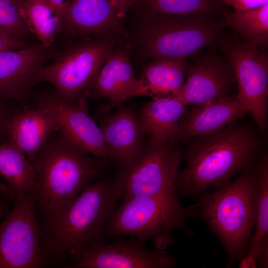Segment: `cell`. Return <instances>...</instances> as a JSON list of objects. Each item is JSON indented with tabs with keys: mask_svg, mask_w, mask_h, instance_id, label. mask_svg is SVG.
<instances>
[{
	"mask_svg": "<svg viewBox=\"0 0 268 268\" xmlns=\"http://www.w3.org/2000/svg\"><path fill=\"white\" fill-rule=\"evenodd\" d=\"M257 266V259L253 255L247 253L242 258L239 264L240 268H256Z\"/></svg>",
	"mask_w": 268,
	"mask_h": 268,
	"instance_id": "obj_34",
	"label": "cell"
},
{
	"mask_svg": "<svg viewBox=\"0 0 268 268\" xmlns=\"http://www.w3.org/2000/svg\"><path fill=\"white\" fill-rule=\"evenodd\" d=\"M0 194L12 201L16 197V194L8 184L2 183L0 180Z\"/></svg>",
	"mask_w": 268,
	"mask_h": 268,
	"instance_id": "obj_35",
	"label": "cell"
},
{
	"mask_svg": "<svg viewBox=\"0 0 268 268\" xmlns=\"http://www.w3.org/2000/svg\"><path fill=\"white\" fill-rule=\"evenodd\" d=\"M54 55L41 44L0 51V97L23 105L39 70Z\"/></svg>",
	"mask_w": 268,
	"mask_h": 268,
	"instance_id": "obj_13",
	"label": "cell"
},
{
	"mask_svg": "<svg viewBox=\"0 0 268 268\" xmlns=\"http://www.w3.org/2000/svg\"><path fill=\"white\" fill-rule=\"evenodd\" d=\"M223 17L227 26L235 29L248 44L258 48L268 44V3L240 12L226 13Z\"/></svg>",
	"mask_w": 268,
	"mask_h": 268,
	"instance_id": "obj_25",
	"label": "cell"
},
{
	"mask_svg": "<svg viewBox=\"0 0 268 268\" xmlns=\"http://www.w3.org/2000/svg\"><path fill=\"white\" fill-rule=\"evenodd\" d=\"M234 72L240 102L247 109L260 135L268 129V57L245 42L221 41L219 44Z\"/></svg>",
	"mask_w": 268,
	"mask_h": 268,
	"instance_id": "obj_10",
	"label": "cell"
},
{
	"mask_svg": "<svg viewBox=\"0 0 268 268\" xmlns=\"http://www.w3.org/2000/svg\"><path fill=\"white\" fill-rule=\"evenodd\" d=\"M247 114V109L236 94L194 106L187 110L180 121L178 143L186 144L195 137L215 132Z\"/></svg>",
	"mask_w": 268,
	"mask_h": 268,
	"instance_id": "obj_18",
	"label": "cell"
},
{
	"mask_svg": "<svg viewBox=\"0 0 268 268\" xmlns=\"http://www.w3.org/2000/svg\"><path fill=\"white\" fill-rule=\"evenodd\" d=\"M226 26L223 16L213 14L140 16L134 43L147 58L186 59L219 45Z\"/></svg>",
	"mask_w": 268,
	"mask_h": 268,
	"instance_id": "obj_5",
	"label": "cell"
},
{
	"mask_svg": "<svg viewBox=\"0 0 268 268\" xmlns=\"http://www.w3.org/2000/svg\"><path fill=\"white\" fill-rule=\"evenodd\" d=\"M119 14L125 18L137 0H111Z\"/></svg>",
	"mask_w": 268,
	"mask_h": 268,
	"instance_id": "obj_31",
	"label": "cell"
},
{
	"mask_svg": "<svg viewBox=\"0 0 268 268\" xmlns=\"http://www.w3.org/2000/svg\"><path fill=\"white\" fill-rule=\"evenodd\" d=\"M258 162L225 186L202 193L197 203V216L213 231L227 252V266L244 257L255 226Z\"/></svg>",
	"mask_w": 268,
	"mask_h": 268,
	"instance_id": "obj_4",
	"label": "cell"
},
{
	"mask_svg": "<svg viewBox=\"0 0 268 268\" xmlns=\"http://www.w3.org/2000/svg\"><path fill=\"white\" fill-rule=\"evenodd\" d=\"M256 230L251 238L248 253L258 260L262 242L268 235V156L263 153L257 164Z\"/></svg>",
	"mask_w": 268,
	"mask_h": 268,
	"instance_id": "obj_26",
	"label": "cell"
},
{
	"mask_svg": "<svg viewBox=\"0 0 268 268\" xmlns=\"http://www.w3.org/2000/svg\"><path fill=\"white\" fill-rule=\"evenodd\" d=\"M52 110L60 130L82 151L109 161L99 126L89 116L86 99L70 100L56 93L44 99Z\"/></svg>",
	"mask_w": 268,
	"mask_h": 268,
	"instance_id": "obj_14",
	"label": "cell"
},
{
	"mask_svg": "<svg viewBox=\"0 0 268 268\" xmlns=\"http://www.w3.org/2000/svg\"><path fill=\"white\" fill-rule=\"evenodd\" d=\"M199 54L187 67L186 81L175 97L186 106L204 105L230 96L236 83L225 57L212 52Z\"/></svg>",
	"mask_w": 268,
	"mask_h": 268,
	"instance_id": "obj_12",
	"label": "cell"
},
{
	"mask_svg": "<svg viewBox=\"0 0 268 268\" xmlns=\"http://www.w3.org/2000/svg\"><path fill=\"white\" fill-rule=\"evenodd\" d=\"M60 129L55 116L45 100L37 107H23L11 121L9 140L32 162L52 134Z\"/></svg>",
	"mask_w": 268,
	"mask_h": 268,
	"instance_id": "obj_19",
	"label": "cell"
},
{
	"mask_svg": "<svg viewBox=\"0 0 268 268\" xmlns=\"http://www.w3.org/2000/svg\"><path fill=\"white\" fill-rule=\"evenodd\" d=\"M0 227V268H39L49 260L41 246L42 226L34 191L16 197Z\"/></svg>",
	"mask_w": 268,
	"mask_h": 268,
	"instance_id": "obj_9",
	"label": "cell"
},
{
	"mask_svg": "<svg viewBox=\"0 0 268 268\" xmlns=\"http://www.w3.org/2000/svg\"><path fill=\"white\" fill-rule=\"evenodd\" d=\"M122 39L116 36L82 37L40 68L37 83H50L59 96L67 100L87 99L103 65Z\"/></svg>",
	"mask_w": 268,
	"mask_h": 268,
	"instance_id": "obj_7",
	"label": "cell"
},
{
	"mask_svg": "<svg viewBox=\"0 0 268 268\" xmlns=\"http://www.w3.org/2000/svg\"><path fill=\"white\" fill-rule=\"evenodd\" d=\"M258 133L249 124L237 121L191 139L182 151L186 164L178 175V195L196 196L211 188L218 189L256 164L263 154Z\"/></svg>",
	"mask_w": 268,
	"mask_h": 268,
	"instance_id": "obj_1",
	"label": "cell"
},
{
	"mask_svg": "<svg viewBox=\"0 0 268 268\" xmlns=\"http://www.w3.org/2000/svg\"><path fill=\"white\" fill-rule=\"evenodd\" d=\"M147 95L131 64L128 49L115 48L107 58L89 92L88 98L108 99L112 106L137 96Z\"/></svg>",
	"mask_w": 268,
	"mask_h": 268,
	"instance_id": "obj_16",
	"label": "cell"
},
{
	"mask_svg": "<svg viewBox=\"0 0 268 268\" xmlns=\"http://www.w3.org/2000/svg\"><path fill=\"white\" fill-rule=\"evenodd\" d=\"M130 10L138 17L150 15L223 16L230 12L229 6L221 0H137Z\"/></svg>",
	"mask_w": 268,
	"mask_h": 268,
	"instance_id": "obj_22",
	"label": "cell"
},
{
	"mask_svg": "<svg viewBox=\"0 0 268 268\" xmlns=\"http://www.w3.org/2000/svg\"><path fill=\"white\" fill-rule=\"evenodd\" d=\"M121 197L114 181L100 179L87 184L66 208L43 216L41 246L49 261H62L103 241L107 223Z\"/></svg>",
	"mask_w": 268,
	"mask_h": 268,
	"instance_id": "obj_2",
	"label": "cell"
},
{
	"mask_svg": "<svg viewBox=\"0 0 268 268\" xmlns=\"http://www.w3.org/2000/svg\"><path fill=\"white\" fill-rule=\"evenodd\" d=\"M182 160L177 143L148 141L135 158L118 167L115 187L123 200L176 190Z\"/></svg>",
	"mask_w": 268,
	"mask_h": 268,
	"instance_id": "obj_8",
	"label": "cell"
},
{
	"mask_svg": "<svg viewBox=\"0 0 268 268\" xmlns=\"http://www.w3.org/2000/svg\"><path fill=\"white\" fill-rule=\"evenodd\" d=\"M186 58H159L144 67L139 78L147 95L176 97L185 83Z\"/></svg>",
	"mask_w": 268,
	"mask_h": 268,
	"instance_id": "obj_21",
	"label": "cell"
},
{
	"mask_svg": "<svg viewBox=\"0 0 268 268\" xmlns=\"http://www.w3.org/2000/svg\"><path fill=\"white\" fill-rule=\"evenodd\" d=\"M124 19L111 0H71L62 31L71 39L84 36L127 38L129 34Z\"/></svg>",
	"mask_w": 268,
	"mask_h": 268,
	"instance_id": "obj_15",
	"label": "cell"
},
{
	"mask_svg": "<svg viewBox=\"0 0 268 268\" xmlns=\"http://www.w3.org/2000/svg\"><path fill=\"white\" fill-rule=\"evenodd\" d=\"M197 216V204L184 207L176 190L124 200L107 223L105 237L129 235L164 250L174 243L172 231L181 228L192 234L186 220Z\"/></svg>",
	"mask_w": 268,
	"mask_h": 268,
	"instance_id": "obj_6",
	"label": "cell"
},
{
	"mask_svg": "<svg viewBox=\"0 0 268 268\" xmlns=\"http://www.w3.org/2000/svg\"><path fill=\"white\" fill-rule=\"evenodd\" d=\"M109 162L79 149L60 129L54 132L32 162L36 203L42 216L66 208L87 184L100 179Z\"/></svg>",
	"mask_w": 268,
	"mask_h": 268,
	"instance_id": "obj_3",
	"label": "cell"
},
{
	"mask_svg": "<svg viewBox=\"0 0 268 268\" xmlns=\"http://www.w3.org/2000/svg\"><path fill=\"white\" fill-rule=\"evenodd\" d=\"M68 268H171L173 257L163 250L148 249L137 240L101 241L71 255Z\"/></svg>",
	"mask_w": 268,
	"mask_h": 268,
	"instance_id": "obj_11",
	"label": "cell"
},
{
	"mask_svg": "<svg viewBox=\"0 0 268 268\" xmlns=\"http://www.w3.org/2000/svg\"><path fill=\"white\" fill-rule=\"evenodd\" d=\"M27 0H0V29L25 39L30 32L24 23L21 10Z\"/></svg>",
	"mask_w": 268,
	"mask_h": 268,
	"instance_id": "obj_27",
	"label": "cell"
},
{
	"mask_svg": "<svg viewBox=\"0 0 268 268\" xmlns=\"http://www.w3.org/2000/svg\"><path fill=\"white\" fill-rule=\"evenodd\" d=\"M19 103L0 97V143L9 141L11 121L15 114L22 109Z\"/></svg>",
	"mask_w": 268,
	"mask_h": 268,
	"instance_id": "obj_28",
	"label": "cell"
},
{
	"mask_svg": "<svg viewBox=\"0 0 268 268\" xmlns=\"http://www.w3.org/2000/svg\"><path fill=\"white\" fill-rule=\"evenodd\" d=\"M260 268L268 267V235L263 240L257 260Z\"/></svg>",
	"mask_w": 268,
	"mask_h": 268,
	"instance_id": "obj_32",
	"label": "cell"
},
{
	"mask_svg": "<svg viewBox=\"0 0 268 268\" xmlns=\"http://www.w3.org/2000/svg\"><path fill=\"white\" fill-rule=\"evenodd\" d=\"M25 39L8 34L0 29V51L26 47Z\"/></svg>",
	"mask_w": 268,
	"mask_h": 268,
	"instance_id": "obj_29",
	"label": "cell"
},
{
	"mask_svg": "<svg viewBox=\"0 0 268 268\" xmlns=\"http://www.w3.org/2000/svg\"><path fill=\"white\" fill-rule=\"evenodd\" d=\"M187 110V106L177 98L162 96L144 104L137 115L148 141L178 143L180 122Z\"/></svg>",
	"mask_w": 268,
	"mask_h": 268,
	"instance_id": "obj_20",
	"label": "cell"
},
{
	"mask_svg": "<svg viewBox=\"0 0 268 268\" xmlns=\"http://www.w3.org/2000/svg\"><path fill=\"white\" fill-rule=\"evenodd\" d=\"M228 6L232 7L235 12L254 9L268 3V0H221Z\"/></svg>",
	"mask_w": 268,
	"mask_h": 268,
	"instance_id": "obj_30",
	"label": "cell"
},
{
	"mask_svg": "<svg viewBox=\"0 0 268 268\" xmlns=\"http://www.w3.org/2000/svg\"><path fill=\"white\" fill-rule=\"evenodd\" d=\"M0 176L16 197L34 190L36 175L34 166L23 151L10 140L0 143Z\"/></svg>",
	"mask_w": 268,
	"mask_h": 268,
	"instance_id": "obj_23",
	"label": "cell"
},
{
	"mask_svg": "<svg viewBox=\"0 0 268 268\" xmlns=\"http://www.w3.org/2000/svg\"><path fill=\"white\" fill-rule=\"evenodd\" d=\"M109 160L118 167L135 158L145 143L138 115L130 107L120 106L103 117L99 124Z\"/></svg>",
	"mask_w": 268,
	"mask_h": 268,
	"instance_id": "obj_17",
	"label": "cell"
},
{
	"mask_svg": "<svg viewBox=\"0 0 268 268\" xmlns=\"http://www.w3.org/2000/svg\"><path fill=\"white\" fill-rule=\"evenodd\" d=\"M6 205L5 204V203L0 201V224H1V219L3 215L5 214L6 211Z\"/></svg>",
	"mask_w": 268,
	"mask_h": 268,
	"instance_id": "obj_36",
	"label": "cell"
},
{
	"mask_svg": "<svg viewBox=\"0 0 268 268\" xmlns=\"http://www.w3.org/2000/svg\"><path fill=\"white\" fill-rule=\"evenodd\" d=\"M58 12L63 21L71 0H48Z\"/></svg>",
	"mask_w": 268,
	"mask_h": 268,
	"instance_id": "obj_33",
	"label": "cell"
},
{
	"mask_svg": "<svg viewBox=\"0 0 268 268\" xmlns=\"http://www.w3.org/2000/svg\"><path fill=\"white\" fill-rule=\"evenodd\" d=\"M21 15L29 32L44 48H50L62 31L64 21L48 0H27Z\"/></svg>",
	"mask_w": 268,
	"mask_h": 268,
	"instance_id": "obj_24",
	"label": "cell"
}]
</instances>
